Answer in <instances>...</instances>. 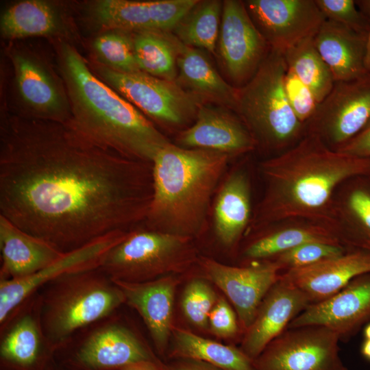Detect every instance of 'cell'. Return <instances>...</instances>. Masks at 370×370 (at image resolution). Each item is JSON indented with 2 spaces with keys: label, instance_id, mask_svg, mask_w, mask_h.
<instances>
[{
  "label": "cell",
  "instance_id": "6da1fadb",
  "mask_svg": "<svg viewBox=\"0 0 370 370\" xmlns=\"http://www.w3.org/2000/svg\"><path fill=\"white\" fill-rule=\"evenodd\" d=\"M153 190L152 163L95 143L69 121L1 110L0 215L60 251L140 227Z\"/></svg>",
  "mask_w": 370,
  "mask_h": 370
},
{
  "label": "cell",
  "instance_id": "7a4b0ae2",
  "mask_svg": "<svg viewBox=\"0 0 370 370\" xmlns=\"http://www.w3.org/2000/svg\"><path fill=\"white\" fill-rule=\"evenodd\" d=\"M265 190L252 214L251 234L290 219H306L340 230L333 195L339 184L370 175V158L328 147L317 134L306 132L293 146L263 161Z\"/></svg>",
  "mask_w": 370,
  "mask_h": 370
},
{
  "label": "cell",
  "instance_id": "3957f363",
  "mask_svg": "<svg viewBox=\"0 0 370 370\" xmlns=\"http://www.w3.org/2000/svg\"><path fill=\"white\" fill-rule=\"evenodd\" d=\"M57 62L69 99V122L103 147L137 160L152 163L171 141L130 101L100 79L78 50L58 40Z\"/></svg>",
  "mask_w": 370,
  "mask_h": 370
},
{
  "label": "cell",
  "instance_id": "277c9868",
  "mask_svg": "<svg viewBox=\"0 0 370 370\" xmlns=\"http://www.w3.org/2000/svg\"><path fill=\"white\" fill-rule=\"evenodd\" d=\"M230 158L172 143L162 148L152 162L153 197L141 226L194 240L201 236Z\"/></svg>",
  "mask_w": 370,
  "mask_h": 370
},
{
  "label": "cell",
  "instance_id": "5b68a950",
  "mask_svg": "<svg viewBox=\"0 0 370 370\" xmlns=\"http://www.w3.org/2000/svg\"><path fill=\"white\" fill-rule=\"evenodd\" d=\"M49 284L39 321L54 352L75 331L108 316L125 303L122 291L99 268L66 274Z\"/></svg>",
  "mask_w": 370,
  "mask_h": 370
},
{
  "label": "cell",
  "instance_id": "8992f818",
  "mask_svg": "<svg viewBox=\"0 0 370 370\" xmlns=\"http://www.w3.org/2000/svg\"><path fill=\"white\" fill-rule=\"evenodd\" d=\"M283 53L271 49L251 78L238 88L236 112L256 140L268 150H286L305 133L284 90Z\"/></svg>",
  "mask_w": 370,
  "mask_h": 370
},
{
  "label": "cell",
  "instance_id": "52a82bcc",
  "mask_svg": "<svg viewBox=\"0 0 370 370\" xmlns=\"http://www.w3.org/2000/svg\"><path fill=\"white\" fill-rule=\"evenodd\" d=\"M194 241L140 226L106 253L99 269L112 280L133 283L184 273L200 256Z\"/></svg>",
  "mask_w": 370,
  "mask_h": 370
},
{
  "label": "cell",
  "instance_id": "ba28073f",
  "mask_svg": "<svg viewBox=\"0 0 370 370\" xmlns=\"http://www.w3.org/2000/svg\"><path fill=\"white\" fill-rule=\"evenodd\" d=\"M91 68L100 79L160 125L180 132L195 120L201 104L176 80L161 79L142 71L122 73L98 62Z\"/></svg>",
  "mask_w": 370,
  "mask_h": 370
},
{
  "label": "cell",
  "instance_id": "9c48e42d",
  "mask_svg": "<svg viewBox=\"0 0 370 370\" xmlns=\"http://www.w3.org/2000/svg\"><path fill=\"white\" fill-rule=\"evenodd\" d=\"M10 58L18 108L16 113L29 119L66 123L71 109L64 82L36 53L12 48Z\"/></svg>",
  "mask_w": 370,
  "mask_h": 370
},
{
  "label": "cell",
  "instance_id": "30bf717a",
  "mask_svg": "<svg viewBox=\"0 0 370 370\" xmlns=\"http://www.w3.org/2000/svg\"><path fill=\"white\" fill-rule=\"evenodd\" d=\"M339 336L328 328H286L254 360L256 370H341Z\"/></svg>",
  "mask_w": 370,
  "mask_h": 370
},
{
  "label": "cell",
  "instance_id": "8fae6325",
  "mask_svg": "<svg viewBox=\"0 0 370 370\" xmlns=\"http://www.w3.org/2000/svg\"><path fill=\"white\" fill-rule=\"evenodd\" d=\"M199 2L198 0H93L83 5L88 26L101 32H169Z\"/></svg>",
  "mask_w": 370,
  "mask_h": 370
},
{
  "label": "cell",
  "instance_id": "7c38bea8",
  "mask_svg": "<svg viewBox=\"0 0 370 370\" xmlns=\"http://www.w3.org/2000/svg\"><path fill=\"white\" fill-rule=\"evenodd\" d=\"M369 120L370 74L352 81L335 82L305 124V132L317 134L336 149L358 134Z\"/></svg>",
  "mask_w": 370,
  "mask_h": 370
},
{
  "label": "cell",
  "instance_id": "4fadbf2b",
  "mask_svg": "<svg viewBox=\"0 0 370 370\" xmlns=\"http://www.w3.org/2000/svg\"><path fill=\"white\" fill-rule=\"evenodd\" d=\"M197 265L202 276L221 289L232 303L243 334L251 324L262 299L282 273L280 266L272 260L236 267L200 256Z\"/></svg>",
  "mask_w": 370,
  "mask_h": 370
},
{
  "label": "cell",
  "instance_id": "5bb4252c",
  "mask_svg": "<svg viewBox=\"0 0 370 370\" xmlns=\"http://www.w3.org/2000/svg\"><path fill=\"white\" fill-rule=\"evenodd\" d=\"M218 49L230 78L246 84L271 48L252 21L244 1H223Z\"/></svg>",
  "mask_w": 370,
  "mask_h": 370
},
{
  "label": "cell",
  "instance_id": "9a60e30c",
  "mask_svg": "<svg viewBox=\"0 0 370 370\" xmlns=\"http://www.w3.org/2000/svg\"><path fill=\"white\" fill-rule=\"evenodd\" d=\"M244 3L269 47L282 52L314 37L325 20L315 0H247Z\"/></svg>",
  "mask_w": 370,
  "mask_h": 370
},
{
  "label": "cell",
  "instance_id": "2e32d148",
  "mask_svg": "<svg viewBox=\"0 0 370 370\" xmlns=\"http://www.w3.org/2000/svg\"><path fill=\"white\" fill-rule=\"evenodd\" d=\"M63 363L70 370H118L138 363H153L162 369L164 365L133 332L116 324L92 332L65 355Z\"/></svg>",
  "mask_w": 370,
  "mask_h": 370
},
{
  "label": "cell",
  "instance_id": "e0dca14e",
  "mask_svg": "<svg viewBox=\"0 0 370 370\" xmlns=\"http://www.w3.org/2000/svg\"><path fill=\"white\" fill-rule=\"evenodd\" d=\"M129 232H116L100 238L82 247L64 254L43 269L28 277L17 280L1 279L0 323L45 284L73 272L97 269L106 253L121 242Z\"/></svg>",
  "mask_w": 370,
  "mask_h": 370
},
{
  "label": "cell",
  "instance_id": "ac0fdd59",
  "mask_svg": "<svg viewBox=\"0 0 370 370\" xmlns=\"http://www.w3.org/2000/svg\"><path fill=\"white\" fill-rule=\"evenodd\" d=\"M370 323V273L358 275L334 295L308 306L288 328L323 325L347 341Z\"/></svg>",
  "mask_w": 370,
  "mask_h": 370
},
{
  "label": "cell",
  "instance_id": "d6986e66",
  "mask_svg": "<svg viewBox=\"0 0 370 370\" xmlns=\"http://www.w3.org/2000/svg\"><path fill=\"white\" fill-rule=\"evenodd\" d=\"M312 303L306 293L283 278L262 299L250 326L243 333L241 349L254 360Z\"/></svg>",
  "mask_w": 370,
  "mask_h": 370
},
{
  "label": "cell",
  "instance_id": "ffe728a7",
  "mask_svg": "<svg viewBox=\"0 0 370 370\" xmlns=\"http://www.w3.org/2000/svg\"><path fill=\"white\" fill-rule=\"evenodd\" d=\"M230 109L201 104L194 123L178 132L175 145L186 149H205L233 157L257 147L245 125Z\"/></svg>",
  "mask_w": 370,
  "mask_h": 370
},
{
  "label": "cell",
  "instance_id": "44dd1931",
  "mask_svg": "<svg viewBox=\"0 0 370 370\" xmlns=\"http://www.w3.org/2000/svg\"><path fill=\"white\" fill-rule=\"evenodd\" d=\"M169 275L145 282L112 280L122 291L125 303L141 316L160 356L167 354L171 337L175 293L180 280Z\"/></svg>",
  "mask_w": 370,
  "mask_h": 370
},
{
  "label": "cell",
  "instance_id": "7402d4cb",
  "mask_svg": "<svg viewBox=\"0 0 370 370\" xmlns=\"http://www.w3.org/2000/svg\"><path fill=\"white\" fill-rule=\"evenodd\" d=\"M314 42L335 82L352 81L370 74V34L325 19Z\"/></svg>",
  "mask_w": 370,
  "mask_h": 370
},
{
  "label": "cell",
  "instance_id": "603a6c76",
  "mask_svg": "<svg viewBox=\"0 0 370 370\" xmlns=\"http://www.w3.org/2000/svg\"><path fill=\"white\" fill-rule=\"evenodd\" d=\"M370 273V252L349 250L314 264L282 271L281 275L308 297L312 304L334 295L356 277Z\"/></svg>",
  "mask_w": 370,
  "mask_h": 370
},
{
  "label": "cell",
  "instance_id": "cb8c5ba5",
  "mask_svg": "<svg viewBox=\"0 0 370 370\" xmlns=\"http://www.w3.org/2000/svg\"><path fill=\"white\" fill-rule=\"evenodd\" d=\"M251 217L249 179L244 171L232 170L224 176L214 199L212 227L217 241L226 249L236 247Z\"/></svg>",
  "mask_w": 370,
  "mask_h": 370
},
{
  "label": "cell",
  "instance_id": "d4e9b609",
  "mask_svg": "<svg viewBox=\"0 0 370 370\" xmlns=\"http://www.w3.org/2000/svg\"><path fill=\"white\" fill-rule=\"evenodd\" d=\"M1 279L17 280L32 275L64 254L17 227L0 215Z\"/></svg>",
  "mask_w": 370,
  "mask_h": 370
},
{
  "label": "cell",
  "instance_id": "484cf974",
  "mask_svg": "<svg viewBox=\"0 0 370 370\" xmlns=\"http://www.w3.org/2000/svg\"><path fill=\"white\" fill-rule=\"evenodd\" d=\"M69 25L58 4L46 0H22L14 2L1 12L0 32L2 38L10 40L36 36L66 40L70 33Z\"/></svg>",
  "mask_w": 370,
  "mask_h": 370
},
{
  "label": "cell",
  "instance_id": "4316f807",
  "mask_svg": "<svg viewBox=\"0 0 370 370\" xmlns=\"http://www.w3.org/2000/svg\"><path fill=\"white\" fill-rule=\"evenodd\" d=\"M177 66L176 82L201 104H212L236 111L238 88L223 79L199 49L182 43Z\"/></svg>",
  "mask_w": 370,
  "mask_h": 370
},
{
  "label": "cell",
  "instance_id": "83f0119b",
  "mask_svg": "<svg viewBox=\"0 0 370 370\" xmlns=\"http://www.w3.org/2000/svg\"><path fill=\"white\" fill-rule=\"evenodd\" d=\"M53 353L45 339L39 317L27 313L14 323L1 340V366L8 370H53Z\"/></svg>",
  "mask_w": 370,
  "mask_h": 370
},
{
  "label": "cell",
  "instance_id": "f1b7e54d",
  "mask_svg": "<svg viewBox=\"0 0 370 370\" xmlns=\"http://www.w3.org/2000/svg\"><path fill=\"white\" fill-rule=\"evenodd\" d=\"M310 242L343 246L341 232L330 226L312 223L289 225L277 229H265L253 234L241 251L247 262L265 260L293 247Z\"/></svg>",
  "mask_w": 370,
  "mask_h": 370
},
{
  "label": "cell",
  "instance_id": "f546056e",
  "mask_svg": "<svg viewBox=\"0 0 370 370\" xmlns=\"http://www.w3.org/2000/svg\"><path fill=\"white\" fill-rule=\"evenodd\" d=\"M168 358L202 361L221 370H256L254 360L241 348L173 327Z\"/></svg>",
  "mask_w": 370,
  "mask_h": 370
},
{
  "label": "cell",
  "instance_id": "4dcf8cb0",
  "mask_svg": "<svg viewBox=\"0 0 370 370\" xmlns=\"http://www.w3.org/2000/svg\"><path fill=\"white\" fill-rule=\"evenodd\" d=\"M340 220L348 250L370 252V175L343 184Z\"/></svg>",
  "mask_w": 370,
  "mask_h": 370
},
{
  "label": "cell",
  "instance_id": "1f68e13d",
  "mask_svg": "<svg viewBox=\"0 0 370 370\" xmlns=\"http://www.w3.org/2000/svg\"><path fill=\"white\" fill-rule=\"evenodd\" d=\"M132 34L140 71L161 79L176 80L177 59L182 42L169 32Z\"/></svg>",
  "mask_w": 370,
  "mask_h": 370
},
{
  "label": "cell",
  "instance_id": "d6a6232c",
  "mask_svg": "<svg viewBox=\"0 0 370 370\" xmlns=\"http://www.w3.org/2000/svg\"><path fill=\"white\" fill-rule=\"evenodd\" d=\"M282 53L287 69L311 90L319 103L330 93L335 81L315 47L314 37L305 38Z\"/></svg>",
  "mask_w": 370,
  "mask_h": 370
},
{
  "label": "cell",
  "instance_id": "836d02e7",
  "mask_svg": "<svg viewBox=\"0 0 370 370\" xmlns=\"http://www.w3.org/2000/svg\"><path fill=\"white\" fill-rule=\"evenodd\" d=\"M222 8L220 1H199L173 29L175 36L186 46L215 54Z\"/></svg>",
  "mask_w": 370,
  "mask_h": 370
},
{
  "label": "cell",
  "instance_id": "e575fe53",
  "mask_svg": "<svg viewBox=\"0 0 370 370\" xmlns=\"http://www.w3.org/2000/svg\"><path fill=\"white\" fill-rule=\"evenodd\" d=\"M98 62L116 71H140L136 62L133 34L120 30L101 32L92 42Z\"/></svg>",
  "mask_w": 370,
  "mask_h": 370
},
{
  "label": "cell",
  "instance_id": "d590c367",
  "mask_svg": "<svg viewBox=\"0 0 370 370\" xmlns=\"http://www.w3.org/2000/svg\"><path fill=\"white\" fill-rule=\"evenodd\" d=\"M202 278H192L186 285L182 295L181 308L186 319L200 330H208V318L219 296Z\"/></svg>",
  "mask_w": 370,
  "mask_h": 370
},
{
  "label": "cell",
  "instance_id": "8d00e7d4",
  "mask_svg": "<svg viewBox=\"0 0 370 370\" xmlns=\"http://www.w3.org/2000/svg\"><path fill=\"white\" fill-rule=\"evenodd\" d=\"M347 251L349 250L340 245L310 242L293 247L269 260L276 262L280 266L282 272L334 258L342 255Z\"/></svg>",
  "mask_w": 370,
  "mask_h": 370
},
{
  "label": "cell",
  "instance_id": "74e56055",
  "mask_svg": "<svg viewBox=\"0 0 370 370\" xmlns=\"http://www.w3.org/2000/svg\"><path fill=\"white\" fill-rule=\"evenodd\" d=\"M325 19L347 26L358 32L370 34V25L355 0H315Z\"/></svg>",
  "mask_w": 370,
  "mask_h": 370
},
{
  "label": "cell",
  "instance_id": "f35d334b",
  "mask_svg": "<svg viewBox=\"0 0 370 370\" xmlns=\"http://www.w3.org/2000/svg\"><path fill=\"white\" fill-rule=\"evenodd\" d=\"M284 90L293 111L305 125L314 114L319 102L311 90L287 67Z\"/></svg>",
  "mask_w": 370,
  "mask_h": 370
},
{
  "label": "cell",
  "instance_id": "ab89813d",
  "mask_svg": "<svg viewBox=\"0 0 370 370\" xmlns=\"http://www.w3.org/2000/svg\"><path fill=\"white\" fill-rule=\"evenodd\" d=\"M208 330L212 334L223 338H233L242 333L237 314L225 297L219 296L212 309L208 318Z\"/></svg>",
  "mask_w": 370,
  "mask_h": 370
},
{
  "label": "cell",
  "instance_id": "60d3db41",
  "mask_svg": "<svg viewBox=\"0 0 370 370\" xmlns=\"http://www.w3.org/2000/svg\"><path fill=\"white\" fill-rule=\"evenodd\" d=\"M336 150L354 156L370 158V120L358 134Z\"/></svg>",
  "mask_w": 370,
  "mask_h": 370
},
{
  "label": "cell",
  "instance_id": "b9f144b4",
  "mask_svg": "<svg viewBox=\"0 0 370 370\" xmlns=\"http://www.w3.org/2000/svg\"><path fill=\"white\" fill-rule=\"evenodd\" d=\"M162 370H221L208 363L192 359H173L164 362Z\"/></svg>",
  "mask_w": 370,
  "mask_h": 370
},
{
  "label": "cell",
  "instance_id": "7bdbcfd3",
  "mask_svg": "<svg viewBox=\"0 0 370 370\" xmlns=\"http://www.w3.org/2000/svg\"><path fill=\"white\" fill-rule=\"evenodd\" d=\"M118 370H162V369L153 363H138Z\"/></svg>",
  "mask_w": 370,
  "mask_h": 370
},
{
  "label": "cell",
  "instance_id": "ee69618b",
  "mask_svg": "<svg viewBox=\"0 0 370 370\" xmlns=\"http://www.w3.org/2000/svg\"><path fill=\"white\" fill-rule=\"evenodd\" d=\"M360 12L370 25V0H355Z\"/></svg>",
  "mask_w": 370,
  "mask_h": 370
},
{
  "label": "cell",
  "instance_id": "f6af8a7d",
  "mask_svg": "<svg viewBox=\"0 0 370 370\" xmlns=\"http://www.w3.org/2000/svg\"><path fill=\"white\" fill-rule=\"evenodd\" d=\"M360 352L363 357L370 361V339H365L362 343Z\"/></svg>",
  "mask_w": 370,
  "mask_h": 370
},
{
  "label": "cell",
  "instance_id": "bcb514c9",
  "mask_svg": "<svg viewBox=\"0 0 370 370\" xmlns=\"http://www.w3.org/2000/svg\"><path fill=\"white\" fill-rule=\"evenodd\" d=\"M363 334L365 339H370V323L364 327Z\"/></svg>",
  "mask_w": 370,
  "mask_h": 370
},
{
  "label": "cell",
  "instance_id": "7dc6e473",
  "mask_svg": "<svg viewBox=\"0 0 370 370\" xmlns=\"http://www.w3.org/2000/svg\"><path fill=\"white\" fill-rule=\"evenodd\" d=\"M53 370H62V369H58V368L56 366Z\"/></svg>",
  "mask_w": 370,
  "mask_h": 370
},
{
  "label": "cell",
  "instance_id": "c3c4849f",
  "mask_svg": "<svg viewBox=\"0 0 370 370\" xmlns=\"http://www.w3.org/2000/svg\"><path fill=\"white\" fill-rule=\"evenodd\" d=\"M341 370H348L345 366L342 368Z\"/></svg>",
  "mask_w": 370,
  "mask_h": 370
}]
</instances>
